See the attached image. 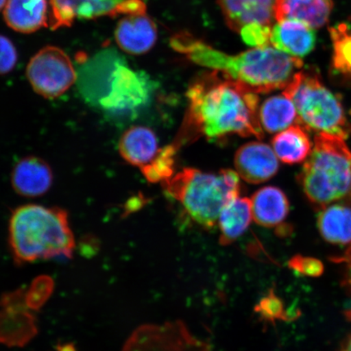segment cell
Wrapping results in <instances>:
<instances>
[{"instance_id":"6da1fadb","label":"cell","mask_w":351,"mask_h":351,"mask_svg":"<svg viewBox=\"0 0 351 351\" xmlns=\"http://www.w3.org/2000/svg\"><path fill=\"white\" fill-rule=\"evenodd\" d=\"M188 109L176 141L178 147L201 137L229 134L262 139L260 99L252 88L213 70L197 77L186 93Z\"/></svg>"},{"instance_id":"7a4b0ae2","label":"cell","mask_w":351,"mask_h":351,"mask_svg":"<svg viewBox=\"0 0 351 351\" xmlns=\"http://www.w3.org/2000/svg\"><path fill=\"white\" fill-rule=\"evenodd\" d=\"M171 47L193 62L243 82L258 94L285 90L302 68V60L273 46L254 47L236 56L214 49L188 33L176 34Z\"/></svg>"},{"instance_id":"3957f363","label":"cell","mask_w":351,"mask_h":351,"mask_svg":"<svg viewBox=\"0 0 351 351\" xmlns=\"http://www.w3.org/2000/svg\"><path fill=\"white\" fill-rule=\"evenodd\" d=\"M8 244L13 260L19 266L39 260L71 258L76 247L68 213L37 204L21 206L13 210Z\"/></svg>"},{"instance_id":"277c9868","label":"cell","mask_w":351,"mask_h":351,"mask_svg":"<svg viewBox=\"0 0 351 351\" xmlns=\"http://www.w3.org/2000/svg\"><path fill=\"white\" fill-rule=\"evenodd\" d=\"M162 184L191 221L207 230L217 226L223 208L240 194L239 176L231 169L210 173L186 168Z\"/></svg>"},{"instance_id":"5b68a950","label":"cell","mask_w":351,"mask_h":351,"mask_svg":"<svg viewBox=\"0 0 351 351\" xmlns=\"http://www.w3.org/2000/svg\"><path fill=\"white\" fill-rule=\"evenodd\" d=\"M300 180L307 199L319 208L350 196L351 152L344 139L319 133Z\"/></svg>"},{"instance_id":"8992f818","label":"cell","mask_w":351,"mask_h":351,"mask_svg":"<svg viewBox=\"0 0 351 351\" xmlns=\"http://www.w3.org/2000/svg\"><path fill=\"white\" fill-rule=\"evenodd\" d=\"M283 94L291 99L304 129L348 138L351 125L340 101L311 72H298Z\"/></svg>"},{"instance_id":"52a82bcc","label":"cell","mask_w":351,"mask_h":351,"mask_svg":"<svg viewBox=\"0 0 351 351\" xmlns=\"http://www.w3.org/2000/svg\"><path fill=\"white\" fill-rule=\"evenodd\" d=\"M26 75L34 90L45 99L60 97L77 78L69 56L53 46L43 47L32 57Z\"/></svg>"},{"instance_id":"ba28073f","label":"cell","mask_w":351,"mask_h":351,"mask_svg":"<svg viewBox=\"0 0 351 351\" xmlns=\"http://www.w3.org/2000/svg\"><path fill=\"white\" fill-rule=\"evenodd\" d=\"M122 351H210V345L178 319L143 324L131 333Z\"/></svg>"},{"instance_id":"9c48e42d","label":"cell","mask_w":351,"mask_h":351,"mask_svg":"<svg viewBox=\"0 0 351 351\" xmlns=\"http://www.w3.org/2000/svg\"><path fill=\"white\" fill-rule=\"evenodd\" d=\"M108 93L100 100L105 108L118 113H134L150 101L156 84L143 72L134 71L120 56L109 79Z\"/></svg>"},{"instance_id":"30bf717a","label":"cell","mask_w":351,"mask_h":351,"mask_svg":"<svg viewBox=\"0 0 351 351\" xmlns=\"http://www.w3.org/2000/svg\"><path fill=\"white\" fill-rule=\"evenodd\" d=\"M49 26L52 29L69 27L76 19L92 20L146 13L143 0H48Z\"/></svg>"},{"instance_id":"8fae6325","label":"cell","mask_w":351,"mask_h":351,"mask_svg":"<svg viewBox=\"0 0 351 351\" xmlns=\"http://www.w3.org/2000/svg\"><path fill=\"white\" fill-rule=\"evenodd\" d=\"M26 289L3 293L0 297V344L24 348L38 335L37 318L25 298Z\"/></svg>"},{"instance_id":"7c38bea8","label":"cell","mask_w":351,"mask_h":351,"mask_svg":"<svg viewBox=\"0 0 351 351\" xmlns=\"http://www.w3.org/2000/svg\"><path fill=\"white\" fill-rule=\"evenodd\" d=\"M237 173L244 181L261 184L269 181L278 173V156L269 145L251 142L241 146L234 156Z\"/></svg>"},{"instance_id":"4fadbf2b","label":"cell","mask_w":351,"mask_h":351,"mask_svg":"<svg viewBox=\"0 0 351 351\" xmlns=\"http://www.w3.org/2000/svg\"><path fill=\"white\" fill-rule=\"evenodd\" d=\"M228 27L240 33L245 26L274 25L276 0H218Z\"/></svg>"},{"instance_id":"5bb4252c","label":"cell","mask_w":351,"mask_h":351,"mask_svg":"<svg viewBox=\"0 0 351 351\" xmlns=\"http://www.w3.org/2000/svg\"><path fill=\"white\" fill-rule=\"evenodd\" d=\"M115 38L122 51L131 55H143L155 46L156 25L147 12L127 15L118 22Z\"/></svg>"},{"instance_id":"9a60e30c","label":"cell","mask_w":351,"mask_h":351,"mask_svg":"<svg viewBox=\"0 0 351 351\" xmlns=\"http://www.w3.org/2000/svg\"><path fill=\"white\" fill-rule=\"evenodd\" d=\"M315 43V29L304 22L282 20L271 27V45L289 56L301 59L314 49Z\"/></svg>"},{"instance_id":"2e32d148","label":"cell","mask_w":351,"mask_h":351,"mask_svg":"<svg viewBox=\"0 0 351 351\" xmlns=\"http://www.w3.org/2000/svg\"><path fill=\"white\" fill-rule=\"evenodd\" d=\"M52 182L53 173L51 167L41 158H23L12 170V187L21 196H42L50 190Z\"/></svg>"},{"instance_id":"e0dca14e","label":"cell","mask_w":351,"mask_h":351,"mask_svg":"<svg viewBox=\"0 0 351 351\" xmlns=\"http://www.w3.org/2000/svg\"><path fill=\"white\" fill-rule=\"evenodd\" d=\"M4 20L16 32L30 34L49 25L48 0H8Z\"/></svg>"},{"instance_id":"ac0fdd59","label":"cell","mask_w":351,"mask_h":351,"mask_svg":"<svg viewBox=\"0 0 351 351\" xmlns=\"http://www.w3.org/2000/svg\"><path fill=\"white\" fill-rule=\"evenodd\" d=\"M251 200L253 221L258 226L269 229L280 228L288 216L287 196L278 187L261 188L254 193Z\"/></svg>"},{"instance_id":"d6986e66","label":"cell","mask_w":351,"mask_h":351,"mask_svg":"<svg viewBox=\"0 0 351 351\" xmlns=\"http://www.w3.org/2000/svg\"><path fill=\"white\" fill-rule=\"evenodd\" d=\"M332 8V0H276L275 19L302 21L318 29L327 24Z\"/></svg>"},{"instance_id":"ffe728a7","label":"cell","mask_w":351,"mask_h":351,"mask_svg":"<svg viewBox=\"0 0 351 351\" xmlns=\"http://www.w3.org/2000/svg\"><path fill=\"white\" fill-rule=\"evenodd\" d=\"M119 152L127 163L146 166L160 151L158 138L153 130L145 126H133L126 130L120 139Z\"/></svg>"},{"instance_id":"44dd1931","label":"cell","mask_w":351,"mask_h":351,"mask_svg":"<svg viewBox=\"0 0 351 351\" xmlns=\"http://www.w3.org/2000/svg\"><path fill=\"white\" fill-rule=\"evenodd\" d=\"M253 221L252 200L237 197L221 210L217 221L219 243L222 247L234 243L249 229Z\"/></svg>"},{"instance_id":"7402d4cb","label":"cell","mask_w":351,"mask_h":351,"mask_svg":"<svg viewBox=\"0 0 351 351\" xmlns=\"http://www.w3.org/2000/svg\"><path fill=\"white\" fill-rule=\"evenodd\" d=\"M276 156L285 164L295 165L305 160L310 155L311 144L304 128L289 126L271 140Z\"/></svg>"},{"instance_id":"603a6c76","label":"cell","mask_w":351,"mask_h":351,"mask_svg":"<svg viewBox=\"0 0 351 351\" xmlns=\"http://www.w3.org/2000/svg\"><path fill=\"white\" fill-rule=\"evenodd\" d=\"M320 234L329 243H351V208L335 204L324 208L318 217Z\"/></svg>"},{"instance_id":"cb8c5ba5","label":"cell","mask_w":351,"mask_h":351,"mask_svg":"<svg viewBox=\"0 0 351 351\" xmlns=\"http://www.w3.org/2000/svg\"><path fill=\"white\" fill-rule=\"evenodd\" d=\"M260 121L263 130L269 134L289 128L297 121V112L291 99L284 94L267 99L260 108Z\"/></svg>"},{"instance_id":"d4e9b609","label":"cell","mask_w":351,"mask_h":351,"mask_svg":"<svg viewBox=\"0 0 351 351\" xmlns=\"http://www.w3.org/2000/svg\"><path fill=\"white\" fill-rule=\"evenodd\" d=\"M179 149L174 143L168 145L160 149L150 163L143 167L142 173L148 182L163 183L173 177L176 156Z\"/></svg>"},{"instance_id":"484cf974","label":"cell","mask_w":351,"mask_h":351,"mask_svg":"<svg viewBox=\"0 0 351 351\" xmlns=\"http://www.w3.org/2000/svg\"><path fill=\"white\" fill-rule=\"evenodd\" d=\"M333 43L332 64L337 71L351 76V32L341 24L330 29Z\"/></svg>"},{"instance_id":"4316f807","label":"cell","mask_w":351,"mask_h":351,"mask_svg":"<svg viewBox=\"0 0 351 351\" xmlns=\"http://www.w3.org/2000/svg\"><path fill=\"white\" fill-rule=\"evenodd\" d=\"M54 280L49 276L42 275L35 278L26 289V302L30 309L38 311L45 305L53 293Z\"/></svg>"},{"instance_id":"83f0119b","label":"cell","mask_w":351,"mask_h":351,"mask_svg":"<svg viewBox=\"0 0 351 351\" xmlns=\"http://www.w3.org/2000/svg\"><path fill=\"white\" fill-rule=\"evenodd\" d=\"M254 311L265 322H274L275 320L287 318L283 302L274 291L261 298L254 307Z\"/></svg>"},{"instance_id":"f1b7e54d","label":"cell","mask_w":351,"mask_h":351,"mask_svg":"<svg viewBox=\"0 0 351 351\" xmlns=\"http://www.w3.org/2000/svg\"><path fill=\"white\" fill-rule=\"evenodd\" d=\"M271 27L273 25H249L241 29V37L249 46L254 47L269 46L271 45Z\"/></svg>"},{"instance_id":"f546056e","label":"cell","mask_w":351,"mask_h":351,"mask_svg":"<svg viewBox=\"0 0 351 351\" xmlns=\"http://www.w3.org/2000/svg\"><path fill=\"white\" fill-rule=\"evenodd\" d=\"M289 269L295 273L311 278H317L324 271V265L322 261L311 257L302 256H293L288 263Z\"/></svg>"},{"instance_id":"4dcf8cb0","label":"cell","mask_w":351,"mask_h":351,"mask_svg":"<svg viewBox=\"0 0 351 351\" xmlns=\"http://www.w3.org/2000/svg\"><path fill=\"white\" fill-rule=\"evenodd\" d=\"M17 61V52L13 43L0 35V75L10 73Z\"/></svg>"},{"instance_id":"1f68e13d","label":"cell","mask_w":351,"mask_h":351,"mask_svg":"<svg viewBox=\"0 0 351 351\" xmlns=\"http://www.w3.org/2000/svg\"><path fill=\"white\" fill-rule=\"evenodd\" d=\"M342 261L346 263L345 285L351 293V247L349 249L348 253L346 254L345 258H342Z\"/></svg>"},{"instance_id":"d6a6232c","label":"cell","mask_w":351,"mask_h":351,"mask_svg":"<svg viewBox=\"0 0 351 351\" xmlns=\"http://www.w3.org/2000/svg\"><path fill=\"white\" fill-rule=\"evenodd\" d=\"M56 351H77V349L72 343H64L57 346Z\"/></svg>"},{"instance_id":"836d02e7","label":"cell","mask_w":351,"mask_h":351,"mask_svg":"<svg viewBox=\"0 0 351 351\" xmlns=\"http://www.w3.org/2000/svg\"><path fill=\"white\" fill-rule=\"evenodd\" d=\"M341 351H351V335L348 339L346 340L345 344L342 346Z\"/></svg>"},{"instance_id":"e575fe53","label":"cell","mask_w":351,"mask_h":351,"mask_svg":"<svg viewBox=\"0 0 351 351\" xmlns=\"http://www.w3.org/2000/svg\"><path fill=\"white\" fill-rule=\"evenodd\" d=\"M8 0H0V10H2L4 7H5Z\"/></svg>"},{"instance_id":"d590c367","label":"cell","mask_w":351,"mask_h":351,"mask_svg":"<svg viewBox=\"0 0 351 351\" xmlns=\"http://www.w3.org/2000/svg\"><path fill=\"white\" fill-rule=\"evenodd\" d=\"M348 315H349V317L351 319V310L348 311Z\"/></svg>"}]
</instances>
